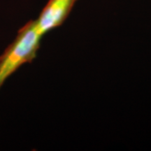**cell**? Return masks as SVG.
<instances>
[{"label":"cell","mask_w":151,"mask_h":151,"mask_svg":"<svg viewBox=\"0 0 151 151\" xmlns=\"http://www.w3.org/2000/svg\"><path fill=\"white\" fill-rule=\"evenodd\" d=\"M43 35L35 20H29L18 30L16 38L0 55V88L24 64L37 57Z\"/></svg>","instance_id":"6da1fadb"},{"label":"cell","mask_w":151,"mask_h":151,"mask_svg":"<svg viewBox=\"0 0 151 151\" xmlns=\"http://www.w3.org/2000/svg\"><path fill=\"white\" fill-rule=\"evenodd\" d=\"M78 0H48L39 18L36 20L38 28L43 36L67 20Z\"/></svg>","instance_id":"7a4b0ae2"}]
</instances>
